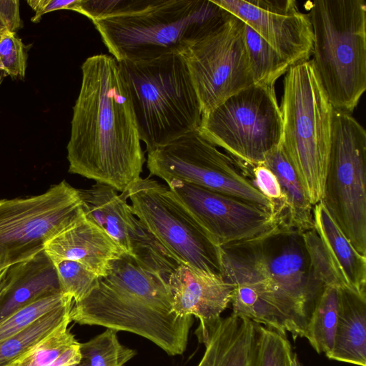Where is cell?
<instances>
[{
	"label": "cell",
	"mask_w": 366,
	"mask_h": 366,
	"mask_svg": "<svg viewBox=\"0 0 366 366\" xmlns=\"http://www.w3.org/2000/svg\"><path fill=\"white\" fill-rule=\"evenodd\" d=\"M73 302L54 310L24 330L0 341V366H8L59 327L69 317Z\"/></svg>",
	"instance_id": "26"
},
{
	"label": "cell",
	"mask_w": 366,
	"mask_h": 366,
	"mask_svg": "<svg viewBox=\"0 0 366 366\" xmlns=\"http://www.w3.org/2000/svg\"><path fill=\"white\" fill-rule=\"evenodd\" d=\"M69 317L71 321L79 325L136 334L171 356L185 352L194 322L193 317L177 315L171 305L114 287L102 277L88 296L78 302H73Z\"/></svg>",
	"instance_id": "9"
},
{
	"label": "cell",
	"mask_w": 366,
	"mask_h": 366,
	"mask_svg": "<svg viewBox=\"0 0 366 366\" xmlns=\"http://www.w3.org/2000/svg\"><path fill=\"white\" fill-rule=\"evenodd\" d=\"M252 29L291 66L310 60L313 32L294 0H212Z\"/></svg>",
	"instance_id": "15"
},
{
	"label": "cell",
	"mask_w": 366,
	"mask_h": 366,
	"mask_svg": "<svg viewBox=\"0 0 366 366\" xmlns=\"http://www.w3.org/2000/svg\"><path fill=\"white\" fill-rule=\"evenodd\" d=\"M243 29L244 22L233 15L218 29L179 53L187 65L202 115L254 84Z\"/></svg>",
	"instance_id": "13"
},
{
	"label": "cell",
	"mask_w": 366,
	"mask_h": 366,
	"mask_svg": "<svg viewBox=\"0 0 366 366\" xmlns=\"http://www.w3.org/2000/svg\"><path fill=\"white\" fill-rule=\"evenodd\" d=\"M248 177L257 189L272 203L277 221L289 222L287 198L274 173L264 164H261L252 167Z\"/></svg>",
	"instance_id": "35"
},
{
	"label": "cell",
	"mask_w": 366,
	"mask_h": 366,
	"mask_svg": "<svg viewBox=\"0 0 366 366\" xmlns=\"http://www.w3.org/2000/svg\"><path fill=\"white\" fill-rule=\"evenodd\" d=\"M255 323L232 315L222 317L196 366H252Z\"/></svg>",
	"instance_id": "20"
},
{
	"label": "cell",
	"mask_w": 366,
	"mask_h": 366,
	"mask_svg": "<svg viewBox=\"0 0 366 366\" xmlns=\"http://www.w3.org/2000/svg\"><path fill=\"white\" fill-rule=\"evenodd\" d=\"M263 164L276 176L286 196L289 222L303 232L314 228L313 206L281 144L265 154Z\"/></svg>",
	"instance_id": "23"
},
{
	"label": "cell",
	"mask_w": 366,
	"mask_h": 366,
	"mask_svg": "<svg viewBox=\"0 0 366 366\" xmlns=\"http://www.w3.org/2000/svg\"><path fill=\"white\" fill-rule=\"evenodd\" d=\"M232 16L212 0H127L92 23L114 58L137 61L179 54Z\"/></svg>",
	"instance_id": "3"
},
{
	"label": "cell",
	"mask_w": 366,
	"mask_h": 366,
	"mask_svg": "<svg viewBox=\"0 0 366 366\" xmlns=\"http://www.w3.org/2000/svg\"><path fill=\"white\" fill-rule=\"evenodd\" d=\"M53 262H77L99 277H106L114 261L125 252L102 229L84 215L46 244Z\"/></svg>",
	"instance_id": "17"
},
{
	"label": "cell",
	"mask_w": 366,
	"mask_h": 366,
	"mask_svg": "<svg viewBox=\"0 0 366 366\" xmlns=\"http://www.w3.org/2000/svg\"><path fill=\"white\" fill-rule=\"evenodd\" d=\"M71 322L69 317L8 366H51L64 351L78 342L69 328Z\"/></svg>",
	"instance_id": "29"
},
{
	"label": "cell",
	"mask_w": 366,
	"mask_h": 366,
	"mask_svg": "<svg viewBox=\"0 0 366 366\" xmlns=\"http://www.w3.org/2000/svg\"><path fill=\"white\" fill-rule=\"evenodd\" d=\"M127 195L135 216L182 264L222 277L221 247L167 185L140 177Z\"/></svg>",
	"instance_id": "10"
},
{
	"label": "cell",
	"mask_w": 366,
	"mask_h": 366,
	"mask_svg": "<svg viewBox=\"0 0 366 366\" xmlns=\"http://www.w3.org/2000/svg\"><path fill=\"white\" fill-rule=\"evenodd\" d=\"M81 70L66 146L68 171L127 192L146 161L127 80L112 55L89 56Z\"/></svg>",
	"instance_id": "1"
},
{
	"label": "cell",
	"mask_w": 366,
	"mask_h": 366,
	"mask_svg": "<svg viewBox=\"0 0 366 366\" xmlns=\"http://www.w3.org/2000/svg\"><path fill=\"white\" fill-rule=\"evenodd\" d=\"M7 31L8 30L4 26L0 24V39Z\"/></svg>",
	"instance_id": "41"
},
{
	"label": "cell",
	"mask_w": 366,
	"mask_h": 366,
	"mask_svg": "<svg viewBox=\"0 0 366 366\" xmlns=\"http://www.w3.org/2000/svg\"><path fill=\"white\" fill-rule=\"evenodd\" d=\"M167 287L174 312L199 320L194 333L204 344L230 303L232 285L221 276L182 264L170 276Z\"/></svg>",
	"instance_id": "16"
},
{
	"label": "cell",
	"mask_w": 366,
	"mask_h": 366,
	"mask_svg": "<svg viewBox=\"0 0 366 366\" xmlns=\"http://www.w3.org/2000/svg\"><path fill=\"white\" fill-rule=\"evenodd\" d=\"M311 59L335 110L352 114L366 89V2L315 0Z\"/></svg>",
	"instance_id": "4"
},
{
	"label": "cell",
	"mask_w": 366,
	"mask_h": 366,
	"mask_svg": "<svg viewBox=\"0 0 366 366\" xmlns=\"http://www.w3.org/2000/svg\"><path fill=\"white\" fill-rule=\"evenodd\" d=\"M54 264L61 292L70 295L74 302L84 299L99 285L100 277L77 262L61 260Z\"/></svg>",
	"instance_id": "32"
},
{
	"label": "cell",
	"mask_w": 366,
	"mask_h": 366,
	"mask_svg": "<svg viewBox=\"0 0 366 366\" xmlns=\"http://www.w3.org/2000/svg\"><path fill=\"white\" fill-rule=\"evenodd\" d=\"M320 202L357 252L366 256V132L351 114L335 109Z\"/></svg>",
	"instance_id": "8"
},
{
	"label": "cell",
	"mask_w": 366,
	"mask_h": 366,
	"mask_svg": "<svg viewBox=\"0 0 366 366\" xmlns=\"http://www.w3.org/2000/svg\"><path fill=\"white\" fill-rule=\"evenodd\" d=\"M129 255L139 266L157 275L167 285L170 276L182 265L137 217Z\"/></svg>",
	"instance_id": "24"
},
{
	"label": "cell",
	"mask_w": 366,
	"mask_h": 366,
	"mask_svg": "<svg viewBox=\"0 0 366 366\" xmlns=\"http://www.w3.org/2000/svg\"><path fill=\"white\" fill-rule=\"evenodd\" d=\"M314 272L323 285L346 288L315 228L303 232Z\"/></svg>",
	"instance_id": "34"
},
{
	"label": "cell",
	"mask_w": 366,
	"mask_h": 366,
	"mask_svg": "<svg viewBox=\"0 0 366 366\" xmlns=\"http://www.w3.org/2000/svg\"><path fill=\"white\" fill-rule=\"evenodd\" d=\"M83 217L78 189L64 180L41 194L0 199V277Z\"/></svg>",
	"instance_id": "11"
},
{
	"label": "cell",
	"mask_w": 366,
	"mask_h": 366,
	"mask_svg": "<svg viewBox=\"0 0 366 366\" xmlns=\"http://www.w3.org/2000/svg\"><path fill=\"white\" fill-rule=\"evenodd\" d=\"M127 0H76L71 11L92 21L112 15L127 4Z\"/></svg>",
	"instance_id": "36"
},
{
	"label": "cell",
	"mask_w": 366,
	"mask_h": 366,
	"mask_svg": "<svg viewBox=\"0 0 366 366\" xmlns=\"http://www.w3.org/2000/svg\"><path fill=\"white\" fill-rule=\"evenodd\" d=\"M76 366H90L88 361L85 359H82L81 362Z\"/></svg>",
	"instance_id": "40"
},
{
	"label": "cell",
	"mask_w": 366,
	"mask_h": 366,
	"mask_svg": "<svg viewBox=\"0 0 366 366\" xmlns=\"http://www.w3.org/2000/svg\"><path fill=\"white\" fill-rule=\"evenodd\" d=\"M29 45L16 32L8 31L0 39V84L5 76L24 80L27 66Z\"/></svg>",
	"instance_id": "33"
},
{
	"label": "cell",
	"mask_w": 366,
	"mask_h": 366,
	"mask_svg": "<svg viewBox=\"0 0 366 366\" xmlns=\"http://www.w3.org/2000/svg\"><path fill=\"white\" fill-rule=\"evenodd\" d=\"M167 185L219 246L253 237L277 222L270 210L249 201L178 180Z\"/></svg>",
	"instance_id": "14"
},
{
	"label": "cell",
	"mask_w": 366,
	"mask_h": 366,
	"mask_svg": "<svg viewBox=\"0 0 366 366\" xmlns=\"http://www.w3.org/2000/svg\"><path fill=\"white\" fill-rule=\"evenodd\" d=\"M80 350L90 366H125L137 355L136 350L122 345L117 332L111 329L80 343Z\"/></svg>",
	"instance_id": "28"
},
{
	"label": "cell",
	"mask_w": 366,
	"mask_h": 366,
	"mask_svg": "<svg viewBox=\"0 0 366 366\" xmlns=\"http://www.w3.org/2000/svg\"><path fill=\"white\" fill-rule=\"evenodd\" d=\"M280 108L281 144L314 207L323 196L334 109L311 59L286 72Z\"/></svg>",
	"instance_id": "6"
},
{
	"label": "cell",
	"mask_w": 366,
	"mask_h": 366,
	"mask_svg": "<svg viewBox=\"0 0 366 366\" xmlns=\"http://www.w3.org/2000/svg\"><path fill=\"white\" fill-rule=\"evenodd\" d=\"M340 307V287L327 286L309 318L305 336L314 350L327 356L333 347Z\"/></svg>",
	"instance_id": "25"
},
{
	"label": "cell",
	"mask_w": 366,
	"mask_h": 366,
	"mask_svg": "<svg viewBox=\"0 0 366 366\" xmlns=\"http://www.w3.org/2000/svg\"><path fill=\"white\" fill-rule=\"evenodd\" d=\"M73 301L70 295L61 292L45 296L24 306L0 322V341L24 330L54 310Z\"/></svg>",
	"instance_id": "31"
},
{
	"label": "cell",
	"mask_w": 366,
	"mask_h": 366,
	"mask_svg": "<svg viewBox=\"0 0 366 366\" xmlns=\"http://www.w3.org/2000/svg\"><path fill=\"white\" fill-rule=\"evenodd\" d=\"M76 0H29L27 4L34 11L31 21L38 23L42 16L51 11L58 10H71Z\"/></svg>",
	"instance_id": "38"
},
{
	"label": "cell",
	"mask_w": 366,
	"mask_h": 366,
	"mask_svg": "<svg viewBox=\"0 0 366 366\" xmlns=\"http://www.w3.org/2000/svg\"><path fill=\"white\" fill-rule=\"evenodd\" d=\"M84 217L102 229L127 254L136 217L127 202V192L118 194L114 187L96 183L78 189Z\"/></svg>",
	"instance_id": "19"
},
{
	"label": "cell",
	"mask_w": 366,
	"mask_h": 366,
	"mask_svg": "<svg viewBox=\"0 0 366 366\" xmlns=\"http://www.w3.org/2000/svg\"><path fill=\"white\" fill-rule=\"evenodd\" d=\"M199 133L222 148L247 176L279 146L282 119L274 87L253 84L202 116Z\"/></svg>",
	"instance_id": "7"
},
{
	"label": "cell",
	"mask_w": 366,
	"mask_h": 366,
	"mask_svg": "<svg viewBox=\"0 0 366 366\" xmlns=\"http://www.w3.org/2000/svg\"><path fill=\"white\" fill-rule=\"evenodd\" d=\"M0 24L8 31L17 32L24 24L20 16L19 1L0 0Z\"/></svg>",
	"instance_id": "37"
},
{
	"label": "cell",
	"mask_w": 366,
	"mask_h": 366,
	"mask_svg": "<svg viewBox=\"0 0 366 366\" xmlns=\"http://www.w3.org/2000/svg\"><path fill=\"white\" fill-rule=\"evenodd\" d=\"M118 62L147 152L198 129L201 105L180 54Z\"/></svg>",
	"instance_id": "5"
},
{
	"label": "cell",
	"mask_w": 366,
	"mask_h": 366,
	"mask_svg": "<svg viewBox=\"0 0 366 366\" xmlns=\"http://www.w3.org/2000/svg\"><path fill=\"white\" fill-rule=\"evenodd\" d=\"M61 292L55 265L43 250L0 277V322L41 297Z\"/></svg>",
	"instance_id": "18"
},
{
	"label": "cell",
	"mask_w": 366,
	"mask_h": 366,
	"mask_svg": "<svg viewBox=\"0 0 366 366\" xmlns=\"http://www.w3.org/2000/svg\"><path fill=\"white\" fill-rule=\"evenodd\" d=\"M147 167L151 176L166 184L172 180L187 182L249 201L274 214L272 203L239 164L198 129L147 152Z\"/></svg>",
	"instance_id": "12"
},
{
	"label": "cell",
	"mask_w": 366,
	"mask_h": 366,
	"mask_svg": "<svg viewBox=\"0 0 366 366\" xmlns=\"http://www.w3.org/2000/svg\"><path fill=\"white\" fill-rule=\"evenodd\" d=\"M329 359L366 366V296L340 288V307Z\"/></svg>",
	"instance_id": "22"
},
{
	"label": "cell",
	"mask_w": 366,
	"mask_h": 366,
	"mask_svg": "<svg viewBox=\"0 0 366 366\" xmlns=\"http://www.w3.org/2000/svg\"><path fill=\"white\" fill-rule=\"evenodd\" d=\"M293 354L287 336L255 324L252 366H292Z\"/></svg>",
	"instance_id": "30"
},
{
	"label": "cell",
	"mask_w": 366,
	"mask_h": 366,
	"mask_svg": "<svg viewBox=\"0 0 366 366\" xmlns=\"http://www.w3.org/2000/svg\"><path fill=\"white\" fill-rule=\"evenodd\" d=\"M303 232L277 222L253 237L220 246L222 278L252 290L283 314L300 337L325 287L314 272Z\"/></svg>",
	"instance_id": "2"
},
{
	"label": "cell",
	"mask_w": 366,
	"mask_h": 366,
	"mask_svg": "<svg viewBox=\"0 0 366 366\" xmlns=\"http://www.w3.org/2000/svg\"><path fill=\"white\" fill-rule=\"evenodd\" d=\"M243 33L254 84L274 87L291 65L244 23Z\"/></svg>",
	"instance_id": "27"
},
{
	"label": "cell",
	"mask_w": 366,
	"mask_h": 366,
	"mask_svg": "<svg viewBox=\"0 0 366 366\" xmlns=\"http://www.w3.org/2000/svg\"><path fill=\"white\" fill-rule=\"evenodd\" d=\"M292 366H302V365L300 362L299 359L295 353L293 354L292 360Z\"/></svg>",
	"instance_id": "39"
},
{
	"label": "cell",
	"mask_w": 366,
	"mask_h": 366,
	"mask_svg": "<svg viewBox=\"0 0 366 366\" xmlns=\"http://www.w3.org/2000/svg\"><path fill=\"white\" fill-rule=\"evenodd\" d=\"M312 212L315 228L346 288L366 296V256L357 252L322 202Z\"/></svg>",
	"instance_id": "21"
}]
</instances>
